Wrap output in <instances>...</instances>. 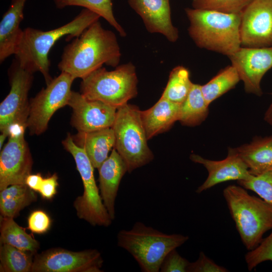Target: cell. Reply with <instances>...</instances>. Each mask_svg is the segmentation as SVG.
<instances>
[{
    "label": "cell",
    "mask_w": 272,
    "mask_h": 272,
    "mask_svg": "<svg viewBox=\"0 0 272 272\" xmlns=\"http://www.w3.org/2000/svg\"><path fill=\"white\" fill-rule=\"evenodd\" d=\"M121 55L114 33L94 22L63 48L58 68L82 79L106 65L116 67Z\"/></svg>",
    "instance_id": "obj_1"
},
{
    "label": "cell",
    "mask_w": 272,
    "mask_h": 272,
    "mask_svg": "<svg viewBox=\"0 0 272 272\" xmlns=\"http://www.w3.org/2000/svg\"><path fill=\"white\" fill-rule=\"evenodd\" d=\"M100 18L97 14L84 9L72 21L52 30L43 31L27 27L23 30L15 54V58L24 69L33 73L40 72L47 85L52 80L49 74L50 62L48 58L52 46L64 36L79 37Z\"/></svg>",
    "instance_id": "obj_2"
},
{
    "label": "cell",
    "mask_w": 272,
    "mask_h": 272,
    "mask_svg": "<svg viewBox=\"0 0 272 272\" xmlns=\"http://www.w3.org/2000/svg\"><path fill=\"white\" fill-rule=\"evenodd\" d=\"M185 13L189 35L198 47L229 57L241 46V14L194 8H187Z\"/></svg>",
    "instance_id": "obj_3"
},
{
    "label": "cell",
    "mask_w": 272,
    "mask_h": 272,
    "mask_svg": "<svg viewBox=\"0 0 272 272\" xmlns=\"http://www.w3.org/2000/svg\"><path fill=\"white\" fill-rule=\"evenodd\" d=\"M223 195L243 244L249 251L254 249L272 229V206L240 185L228 186Z\"/></svg>",
    "instance_id": "obj_4"
},
{
    "label": "cell",
    "mask_w": 272,
    "mask_h": 272,
    "mask_svg": "<svg viewBox=\"0 0 272 272\" xmlns=\"http://www.w3.org/2000/svg\"><path fill=\"white\" fill-rule=\"evenodd\" d=\"M189 239L180 234L163 233L141 222H136L130 230L117 234V244L129 252L144 272H159L165 256Z\"/></svg>",
    "instance_id": "obj_5"
},
{
    "label": "cell",
    "mask_w": 272,
    "mask_h": 272,
    "mask_svg": "<svg viewBox=\"0 0 272 272\" xmlns=\"http://www.w3.org/2000/svg\"><path fill=\"white\" fill-rule=\"evenodd\" d=\"M137 84L135 67L132 63L117 66L110 71L102 66L82 79L80 93L88 99L118 108L137 96Z\"/></svg>",
    "instance_id": "obj_6"
},
{
    "label": "cell",
    "mask_w": 272,
    "mask_h": 272,
    "mask_svg": "<svg viewBox=\"0 0 272 272\" xmlns=\"http://www.w3.org/2000/svg\"><path fill=\"white\" fill-rule=\"evenodd\" d=\"M112 128L114 147L125 161L128 173L153 160L141 110L137 106L126 103L118 108Z\"/></svg>",
    "instance_id": "obj_7"
},
{
    "label": "cell",
    "mask_w": 272,
    "mask_h": 272,
    "mask_svg": "<svg viewBox=\"0 0 272 272\" xmlns=\"http://www.w3.org/2000/svg\"><path fill=\"white\" fill-rule=\"evenodd\" d=\"M62 144L73 157L83 182V194L74 202L78 217L93 226H110L112 220L102 201L94 176V168L85 150L75 143L71 134Z\"/></svg>",
    "instance_id": "obj_8"
},
{
    "label": "cell",
    "mask_w": 272,
    "mask_h": 272,
    "mask_svg": "<svg viewBox=\"0 0 272 272\" xmlns=\"http://www.w3.org/2000/svg\"><path fill=\"white\" fill-rule=\"evenodd\" d=\"M75 79L63 72L43 88L29 101L27 128L32 135H39L47 129L53 114L68 105Z\"/></svg>",
    "instance_id": "obj_9"
},
{
    "label": "cell",
    "mask_w": 272,
    "mask_h": 272,
    "mask_svg": "<svg viewBox=\"0 0 272 272\" xmlns=\"http://www.w3.org/2000/svg\"><path fill=\"white\" fill-rule=\"evenodd\" d=\"M27 126L15 123L9 129V140L0 154V190L14 184H25L33 160L24 138Z\"/></svg>",
    "instance_id": "obj_10"
},
{
    "label": "cell",
    "mask_w": 272,
    "mask_h": 272,
    "mask_svg": "<svg viewBox=\"0 0 272 272\" xmlns=\"http://www.w3.org/2000/svg\"><path fill=\"white\" fill-rule=\"evenodd\" d=\"M9 76L11 89L0 104V130L8 136L12 125H26L29 112L28 96L33 73L22 67L15 58L9 70Z\"/></svg>",
    "instance_id": "obj_11"
},
{
    "label": "cell",
    "mask_w": 272,
    "mask_h": 272,
    "mask_svg": "<svg viewBox=\"0 0 272 272\" xmlns=\"http://www.w3.org/2000/svg\"><path fill=\"white\" fill-rule=\"evenodd\" d=\"M103 263L97 249L73 251L53 248L34 255L31 272H100Z\"/></svg>",
    "instance_id": "obj_12"
},
{
    "label": "cell",
    "mask_w": 272,
    "mask_h": 272,
    "mask_svg": "<svg viewBox=\"0 0 272 272\" xmlns=\"http://www.w3.org/2000/svg\"><path fill=\"white\" fill-rule=\"evenodd\" d=\"M241 46L272 47V0H253L241 14Z\"/></svg>",
    "instance_id": "obj_13"
},
{
    "label": "cell",
    "mask_w": 272,
    "mask_h": 272,
    "mask_svg": "<svg viewBox=\"0 0 272 272\" xmlns=\"http://www.w3.org/2000/svg\"><path fill=\"white\" fill-rule=\"evenodd\" d=\"M228 57L243 81L245 92L261 96V80L272 67V47L241 46Z\"/></svg>",
    "instance_id": "obj_14"
},
{
    "label": "cell",
    "mask_w": 272,
    "mask_h": 272,
    "mask_svg": "<svg viewBox=\"0 0 272 272\" xmlns=\"http://www.w3.org/2000/svg\"><path fill=\"white\" fill-rule=\"evenodd\" d=\"M68 105L73 110L71 124L81 132L112 127L117 109L103 102L88 99L81 93L73 91Z\"/></svg>",
    "instance_id": "obj_15"
},
{
    "label": "cell",
    "mask_w": 272,
    "mask_h": 272,
    "mask_svg": "<svg viewBox=\"0 0 272 272\" xmlns=\"http://www.w3.org/2000/svg\"><path fill=\"white\" fill-rule=\"evenodd\" d=\"M190 159L202 165L208 172L206 180L196 189L197 193L220 183L246 180L252 175L245 163L232 148L228 149L227 157L222 160H209L195 154L190 155Z\"/></svg>",
    "instance_id": "obj_16"
},
{
    "label": "cell",
    "mask_w": 272,
    "mask_h": 272,
    "mask_svg": "<svg viewBox=\"0 0 272 272\" xmlns=\"http://www.w3.org/2000/svg\"><path fill=\"white\" fill-rule=\"evenodd\" d=\"M131 8L141 17L147 30L176 42L178 31L173 24L169 0H127Z\"/></svg>",
    "instance_id": "obj_17"
},
{
    "label": "cell",
    "mask_w": 272,
    "mask_h": 272,
    "mask_svg": "<svg viewBox=\"0 0 272 272\" xmlns=\"http://www.w3.org/2000/svg\"><path fill=\"white\" fill-rule=\"evenodd\" d=\"M100 194L110 218H115V202L121 180L127 172L126 164L115 148L98 169Z\"/></svg>",
    "instance_id": "obj_18"
},
{
    "label": "cell",
    "mask_w": 272,
    "mask_h": 272,
    "mask_svg": "<svg viewBox=\"0 0 272 272\" xmlns=\"http://www.w3.org/2000/svg\"><path fill=\"white\" fill-rule=\"evenodd\" d=\"M27 0H12L0 23V62L15 55L23 30L20 27L24 18V8Z\"/></svg>",
    "instance_id": "obj_19"
},
{
    "label": "cell",
    "mask_w": 272,
    "mask_h": 272,
    "mask_svg": "<svg viewBox=\"0 0 272 272\" xmlns=\"http://www.w3.org/2000/svg\"><path fill=\"white\" fill-rule=\"evenodd\" d=\"M72 137L75 143L85 150L93 166L97 169L108 157L109 152L115 145L112 127L88 132L78 131Z\"/></svg>",
    "instance_id": "obj_20"
},
{
    "label": "cell",
    "mask_w": 272,
    "mask_h": 272,
    "mask_svg": "<svg viewBox=\"0 0 272 272\" xmlns=\"http://www.w3.org/2000/svg\"><path fill=\"white\" fill-rule=\"evenodd\" d=\"M233 150L251 175L257 176L272 171V135L256 137L250 143Z\"/></svg>",
    "instance_id": "obj_21"
},
{
    "label": "cell",
    "mask_w": 272,
    "mask_h": 272,
    "mask_svg": "<svg viewBox=\"0 0 272 272\" xmlns=\"http://www.w3.org/2000/svg\"><path fill=\"white\" fill-rule=\"evenodd\" d=\"M180 104L160 97L150 108L141 110V117L147 138L168 130L178 120Z\"/></svg>",
    "instance_id": "obj_22"
},
{
    "label": "cell",
    "mask_w": 272,
    "mask_h": 272,
    "mask_svg": "<svg viewBox=\"0 0 272 272\" xmlns=\"http://www.w3.org/2000/svg\"><path fill=\"white\" fill-rule=\"evenodd\" d=\"M35 191L26 184L10 185L0 192L1 216L15 218L20 212L37 200Z\"/></svg>",
    "instance_id": "obj_23"
},
{
    "label": "cell",
    "mask_w": 272,
    "mask_h": 272,
    "mask_svg": "<svg viewBox=\"0 0 272 272\" xmlns=\"http://www.w3.org/2000/svg\"><path fill=\"white\" fill-rule=\"evenodd\" d=\"M209 106L202 94L200 85L193 83L186 98L180 104L178 121L186 126L197 125L208 116Z\"/></svg>",
    "instance_id": "obj_24"
},
{
    "label": "cell",
    "mask_w": 272,
    "mask_h": 272,
    "mask_svg": "<svg viewBox=\"0 0 272 272\" xmlns=\"http://www.w3.org/2000/svg\"><path fill=\"white\" fill-rule=\"evenodd\" d=\"M0 242L23 251L36 254L40 247L39 242L25 229L20 226L14 218L1 216Z\"/></svg>",
    "instance_id": "obj_25"
},
{
    "label": "cell",
    "mask_w": 272,
    "mask_h": 272,
    "mask_svg": "<svg viewBox=\"0 0 272 272\" xmlns=\"http://www.w3.org/2000/svg\"><path fill=\"white\" fill-rule=\"evenodd\" d=\"M240 78L236 69L232 65L221 70L209 82L200 85L203 96L208 105L233 89Z\"/></svg>",
    "instance_id": "obj_26"
},
{
    "label": "cell",
    "mask_w": 272,
    "mask_h": 272,
    "mask_svg": "<svg viewBox=\"0 0 272 272\" xmlns=\"http://www.w3.org/2000/svg\"><path fill=\"white\" fill-rule=\"evenodd\" d=\"M193 85L189 71L183 66H177L171 71L161 97L181 104L186 98Z\"/></svg>",
    "instance_id": "obj_27"
},
{
    "label": "cell",
    "mask_w": 272,
    "mask_h": 272,
    "mask_svg": "<svg viewBox=\"0 0 272 272\" xmlns=\"http://www.w3.org/2000/svg\"><path fill=\"white\" fill-rule=\"evenodd\" d=\"M33 253L7 244L0 246L1 272L31 271Z\"/></svg>",
    "instance_id": "obj_28"
},
{
    "label": "cell",
    "mask_w": 272,
    "mask_h": 272,
    "mask_svg": "<svg viewBox=\"0 0 272 272\" xmlns=\"http://www.w3.org/2000/svg\"><path fill=\"white\" fill-rule=\"evenodd\" d=\"M58 9L69 6L82 7L99 15L109 23L122 37L126 32L116 20L113 12L111 0H54Z\"/></svg>",
    "instance_id": "obj_29"
},
{
    "label": "cell",
    "mask_w": 272,
    "mask_h": 272,
    "mask_svg": "<svg viewBox=\"0 0 272 272\" xmlns=\"http://www.w3.org/2000/svg\"><path fill=\"white\" fill-rule=\"evenodd\" d=\"M253 0H192L193 8L228 14H241Z\"/></svg>",
    "instance_id": "obj_30"
},
{
    "label": "cell",
    "mask_w": 272,
    "mask_h": 272,
    "mask_svg": "<svg viewBox=\"0 0 272 272\" xmlns=\"http://www.w3.org/2000/svg\"><path fill=\"white\" fill-rule=\"evenodd\" d=\"M246 189L255 192L261 198L272 206V171L237 181Z\"/></svg>",
    "instance_id": "obj_31"
},
{
    "label": "cell",
    "mask_w": 272,
    "mask_h": 272,
    "mask_svg": "<svg viewBox=\"0 0 272 272\" xmlns=\"http://www.w3.org/2000/svg\"><path fill=\"white\" fill-rule=\"evenodd\" d=\"M248 269L251 271L260 263L272 261V231L254 249L249 251L245 255Z\"/></svg>",
    "instance_id": "obj_32"
},
{
    "label": "cell",
    "mask_w": 272,
    "mask_h": 272,
    "mask_svg": "<svg viewBox=\"0 0 272 272\" xmlns=\"http://www.w3.org/2000/svg\"><path fill=\"white\" fill-rule=\"evenodd\" d=\"M189 261L181 256L176 248L170 251L161 264V272H187Z\"/></svg>",
    "instance_id": "obj_33"
},
{
    "label": "cell",
    "mask_w": 272,
    "mask_h": 272,
    "mask_svg": "<svg viewBox=\"0 0 272 272\" xmlns=\"http://www.w3.org/2000/svg\"><path fill=\"white\" fill-rule=\"evenodd\" d=\"M51 220L44 211L37 210L33 211L28 218V228L37 234L46 233L50 228Z\"/></svg>",
    "instance_id": "obj_34"
},
{
    "label": "cell",
    "mask_w": 272,
    "mask_h": 272,
    "mask_svg": "<svg viewBox=\"0 0 272 272\" xmlns=\"http://www.w3.org/2000/svg\"><path fill=\"white\" fill-rule=\"evenodd\" d=\"M229 270L216 263L203 252L199 253L198 258L194 261L189 262L187 272H227Z\"/></svg>",
    "instance_id": "obj_35"
},
{
    "label": "cell",
    "mask_w": 272,
    "mask_h": 272,
    "mask_svg": "<svg viewBox=\"0 0 272 272\" xmlns=\"http://www.w3.org/2000/svg\"><path fill=\"white\" fill-rule=\"evenodd\" d=\"M58 177L56 173L44 178L39 191L40 194L43 198L50 199L56 193L57 187L58 185Z\"/></svg>",
    "instance_id": "obj_36"
},
{
    "label": "cell",
    "mask_w": 272,
    "mask_h": 272,
    "mask_svg": "<svg viewBox=\"0 0 272 272\" xmlns=\"http://www.w3.org/2000/svg\"><path fill=\"white\" fill-rule=\"evenodd\" d=\"M43 179L39 173L30 174L27 177L25 184L33 190L39 192Z\"/></svg>",
    "instance_id": "obj_37"
},
{
    "label": "cell",
    "mask_w": 272,
    "mask_h": 272,
    "mask_svg": "<svg viewBox=\"0 0 272 272\" xmlns=\"http://www.w3.org/2000/svg\"><path fill=\"white\" fill-rule=\"evenodd\" d=\"M264 120L269 125L272 126V102L265 111Z\"/></svg>",
    "instance_id": "obj_38"
},
{
    "label": "cell",
    "mask_w": 272,
    "mask_h": 272,
    "mask_svg": "<svg viewBox=\"0 0 272 272\" xmlns=\"http://www.w3.org/2000/svg\"><path fill=\"white\" fill-rule=\"evenodd\" d=\"M8 137L7 135L2 133L0 135V149H2V146L4 144V142L6 140V138Z\"/></svg>",
    "instance_id": "obj_39"
}]
</instances>
